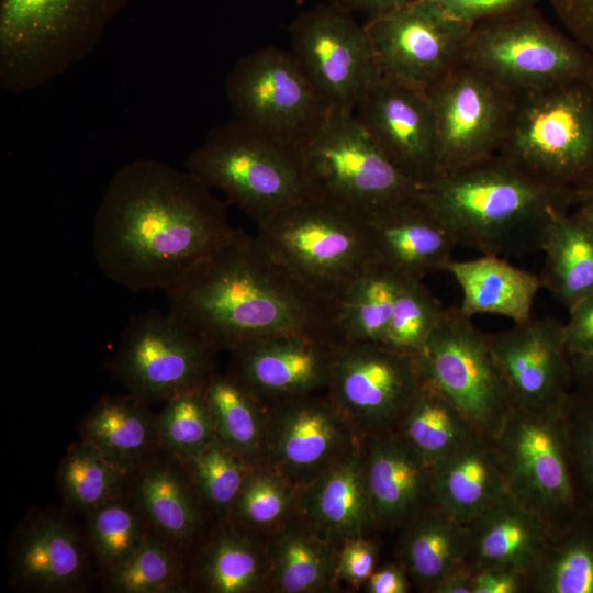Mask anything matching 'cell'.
I'll return each instance as SVG.
<instances>
[{
	"mask_svg": "<svg viewBox=\"0 0 593 593\" xmlns=\"http://www.w3.org/2000/svg\"><path fill=\"white\" fill-rule=\"evenodd\" d=\"M225 203L188 170L139 158L110 179L92 227L99 270L133 292L168 290L234 232Z\"/></svg>",
	"mask_w": 593,
	"mask_h": 593,
	"instance_id": "6da1fadb",
	"label": "cell"
},
{
	"mask_svg": "<svg viewBox=\"0 0 593 593\" xmlns=\"http://www.w3.org/2000/svg\"><path fill=\"white\" fill-rule=\"evenodd\" d=\"M165 292L167 313L216 353L283 333L343 344L336 304L300 282L257 235L240 228Z\"/></svg>",
	"mask_w": 593,
	"mask_h": 593,
	"instance_id": "7a4b0ae2",
	"label": "cell"
},
{
	"mask_svg": "<svg viewBox=\"0 0 593 593\" xmlns=\"http://www.w3.org/2000/svg\"><path fill=\"white\" fill-rule=\"evenodd\" d=\"M421 195L457 246L500 257L541 250L553 220L574 208V191L542 183L500 155L441 172Z\"/></svg>",
	"mask_w": 593,
	"mask_h": 593,
	"instance_id": "3957f363",
	"label": "cell"
},
{
	"mask_svg": "<svg viewBox=\"0 0 593 593\" xmlns=\"http://www.w3.org/2000/svg\"><path fill=\"white\" fill-rule=\"evenodd\" d=\"M132 0H0V87L24 93L86 58Z\"/></svg>",
	"mask_w": 593,
	"mask_h": 593,
	"instance_id": "277c9868",
	"label": "cell"
},
{
	"mask_svg": "<svg viewBox=\"0 0 593 593\" xmlns=\"http://www.w3.org/2000/svg\"><path fill=\"white\" fill-rule=\"evenodd\" d=\"M184 169L250 219L257 227L311 198L296 147L234 118L211 128Z\"/></svg>",
	"mask_w": 593,
	"mask_h": 593,
	"instance_id": "5b68a950",
	"label": "cell"
},
{
	"mask_svg": "<svg viewBox=\"0 0 593 593\" xmlns=\"http://www.w3.org/2000/svg\"><path fill=\"white\" fill-rule=\"evenodd\" d=\"M497 155L548 186L577 190L593 179L590 78L515 98Z\"/></svg>",
	"mask_w": 593,
	"mask_h": 593,
	"instance_id": "8992f818",
	"label": "cell"
},
{
	"mask_svg": "<svg viewBox=\"0 0 593 593\" xmlns=\"http://www.w3.org/2000/svg\"><path fill=\"white\" fill-rule=\"evenodd\" d=\"M256 235L293 277L335 304L373 259L367 219L314 197L279 212Z\"/></svg>",
	"mask_w": 593,
	"mask_h": 593,
	"instance_id": "52a82bcc",
	"label": "cell"
},
{
	"mask_svg": "<svg viewBox=\"0 0 593 593\" xmlns=\"http://www.w3.org/2000/svg\"><path fill=\"white\" fill-rule=\"evenodd\" d=\"M296 152L312 197L365 217L419 194L355 112L328 111Z\"/></svg>",
	"mask_w": 593,
	"mask_h": 593,
	"instance_id": "ba28073f",
	"label": "cell"
},
{
	"mask_svg": "<svg viewBox=\"0 0 593 593\" xmlns=\"http://www.w3.org/2000/svg\"><path fill=\"white\" fill-rule=\"evenodd\" d=\"M463 64L514 98L593 74V54L536 7L473 24Z\"/></svg>",
	"mask_w": 593,
	"mask_h": 593,
	"instance_id": "9c48e42d",
	"label": "cell"
},
{
	"mask_svg": "<svg viewBox=\"0 0 593 593\" xmlns=\"http://www.w3.org/2000/svg\"><path fill=\"white\" fill-rule=\"evenodd\" d=\"M493 444L510 495L539 516L552 537L564 529L582 504L561 411L534 412L515 406Z\"/></svg>",
	"mask_w": 593,
	"mask_h": 593,
	"instance_id": "30bf717a",
	"label": "cell"
},
{
	"mask_svg": "<svg viewBox=\"0 0 593 593\" xmlns=\"http://www.w3.org/2000/svg\"><path fill=\"white\" fill-rule=\"evenodd\" d=\"M422 380L446 396L482 437L494 440L515 407L489 334L460 307H446L417 356Z\"/></svg>",
	"mask_w": 593,
	"mask_h": 593,
	"instance_id": "8fae6325",
	"label": "cell"
},
{
	"mask_svg": "<svg viewBox=\"0 0 593 593\" xmlns=\"http://www.w3.org/2000/svg\"><path fill=\"white\" fill-rule=\"evenodd\" d=\"M217 353L170 314L133 316L110 358L113 378L146 403L204 388L216 371Z\"/></svg>",
	"mask_w": 593,
	"mask_h": 593,
	"instance_id": "7c38bea8",
	"label": "cell"
},
{
	"mask_svg": "<svg viewBox=\"0 0 593 593\" xmlns=\"http://www.w3.org/2000/svg\"><path fill=\"white\" fill-rule=\"evenodd\" d=\"M224 89L235 120L295 147L328 112L291 51L278 46L239 57Z\"/></svg>",
	"mask_w": 593,
	"mask_h": 593,
	"instance_id": "4fadbf2b",
	"label": "cell"
},
{
	"mask_svg": "<svg viewBox=\"0 0 593 593\" xmlns=\"http://www.w3.org/2000/svg\"><path fill=\"white\" fill-rule=\"evenodd\" d=\"M365 26L380 76L425 92L463 63L472 27L435 0H410Z\"/></svg>",
	"mask_w": 593,
	"mask_h": 593,
	"instance_id": "5bb4252c",
	"label": "cell"
},
{
	"mask_svg": "<svg viewBox=\"0 0 593 593\" xmlns=\"http://www.w3.org/2000/svg\"><path fill=\"white\" fill-rule=\"evenodd\" d=\"M289 35V49L327 111L354 112L380 78L365 24L333 3L301 12Z\"/></svg>",
	"mask_w": 593,
	"mask_h": 593,
	"instance_id": "9a60e30c",
	"label": "cell"
},
{
	"mask_svg": "<svg viewBox=\"0 0 593 593\" xmlns=\"http://www.w3.org/2000/svg\"><path fill=\"white\" fill-rule=\"evenodd\" d=\"M421 384L417 357L379 343H345L326 393L363 440L395 430Z\"/></svg>",
	"mask_w": 593,
	"mask_h": 593,
	"instance_id": "2e32d148",
	"label": "cell"
},
{
	"mask_svg": "<svg viewBox=\"0 0 593 593\" xmlns=\"http://www.w3.org/2000/svg\"><path fill=\"white\" fill-rule=\"evenodd\" d=\"M427 93L440 174L497 154L511 120L513 96L463 63Z\"/></svg>",
	"mask_w": 593,
	"mask_h": 593,
	"instance_id": "e0dca14e",
	"label": "cell"
},
{
	"mask_svg": "<svg viewBox=\"0 0 593 593\" xmlns=\"http://www.w3.org/2000/svg\"><path fill=\"white\" fill-rule=\"evenodd\" d=\"M266 406L269 424L262 465L299 490L362 443L326 392Z\"/></svg>",
	"mask_w": 593,
	"mask_h": 593,
	"instance_id": "ac0fdd59",
	"label": "cell"
},
{
	"mask_svg": "<svg viewBox=\"0 0 593 593\" xmlns=\"http://www.w3.org/2000/svg\"><path fill=\"white\" fill-rule=\"evenodd\" d=\"M68 510L30 511L9 542V580L32 593L85 592L98 564ZM99 570V568H98Z\"/></svg>",
	"mask_w": 593,
	"mask_h": 593,
	"instance_id": "d6986e66",
	"label": "cell"
},
{
	"mask_svg": "<svg viewBox=\"0 0 593 593\" xmlns=\"http://www.w3.org/2000/svg\"><path fill=\"white\" fill-rule=\"evenodd\" d=\"M489 339L515 406L534 412L561 411L573 389L562 323L552 317H530L489 334Z\"/></svg>",
	"mask_w": 593,
	"mask_h": 593,
	"instance_id": "ffe728a7",
	"label": "cell"
},
{
	"mask_svg": "<svg viewBox=\"0 0 593 593\" xmlns=\"http://www.w3.org/2000/svg\"><path fill=\"white\" fill-rule=\"evenodd\" d=\"M354 112L382 153L410 180L422 187L440 174L427 92L380 76Z\"/></svg>",
	"mask_w": 593,
	"mask_h": 593,
	"instance_id": "44dd1931",
	"label": "cell"
},
{
	"mask_svg": "<svg viewBox=\"0 0 593 593\" xmlns=\"http://www.w3.org/2000/svg\"><path fill=\"white\" fill-rule=\"evenodd\" d=\"M340 345L283 333L245 342L230 353L228 372L264 404L326 391Z\"/></svg>",
	"mask_w": 593,
	"mask_h": 593,
	"instance_id": "7402d4cb",
	"label": "cell"
},
{
	"mask_svg": "<svg viewBox=\"0 0 593 593\" xmlns=\"http://www.w3.org/2000/svg\"><path fill=\"white\" fill-rule=\"evenodd\" d=\"M362 454L374 528L398 532L435 504L432 465L396 430L363 439Z\"/></svg>",
	"mask_w": 593,
	"mask_h": 593,
	"instance_id": "603a6c76",
	"label": "cell"
},
{
	"mask_svg": "<svg viewBox=\"0 0 593 593\" xmlns=\"http://www.w3.org/2000/svg\"><path fill=\"white\" fill-rule=\"evenodd\" d=\"M373 258L401 275L423 279L447 271L457 246L419 194L366 217Z\"/></svg>",
	"mask_w": 593,
	"mask_h": 593,
	"instance_id": "cb8c5ba5",
	"label": "cell"
},
{
	"mask_svg": "<svg viewBox=\"0 0 593 593\" xmlns=\"http://www.w3.org/2000/svg\"><path fill=\"white\" fill-rule=\"evenodd\" d=\"M130 492L149 527L191 559L209 514L183 463L159 451L132 477Z\"/></svg>",
	"mask_w": 593,
	"mask_h": 593,
	"instance_id": "d4e9b609",
	"label": "cell"
},
{
	"mask_svg": "<svg viewBox=\"0 0 593 593\" xmlns=\"http://www.w3.org/2000/svg\"><path fill=\"white\" fill-rule=\"evenodd\" d=\"M296 516L317 536L339 546L374 528L367 492L362 443L300 490Z\"/></svg>",
	"mask_w": 593,
	"mask_h": 593,
	"instance_id": "484cf974",
	"label": "cell"
},
{
	"mask_svg": "<svg viewBox=\"0 0 593 593\" xmlns=\"http://www.w3.org/2000/svg\"><path fill=\"white\" fill-rule=\"evenodd\" d=\"M189 582L191 591L205 593L269 591L266 537L216 519L190 559Z\"/></svg>",
	"mask_w": 593,
	"mask_h": 593,
	"instance_id": "4316f807",
	"label": "cell"
},
{
	"mask_svg": "<svg viewBox=\"0 0 593 593\" xmlns=\"http://www.w3.org/2000/svg\"><path fill=\"white\" fill-rule=\"evenodd\" d=\"M467 564L473 571L506 568L527 573L552 533L545 522L511 495L467 523Z\"/></svg>",
	"mask_w": 593,
	"mask_h": 593,
	"instance_id": "83f0119b",
	"label": "cell"
},
{
	"mask_svg": "<svg viewBox=\"0 0 593 593\" xmlns=\"http://www.w3.org/2000/svg\"><path fill=\"white\" fill-rule=\"evenodd\" d=\"M432 482L435 504L463 523L510 495L496 448L481 435L433 462Z\"/></svg>",
	"mask_w": 593,
	"mask_h": 593,
	"instance_id": "f1b7e54d",
	"label": "cell"
},
{
	"mask_svg": "<svg viewBox=\"0 0 593 593\" xmlns=\"http://www.w3.org/2000/svg\"><path fill=\"white\" fill-rule=\"evenodd\" d=\"M157 417L131 393L105 395L83 417L80 440L132 478L160 451Z\"/></svg>",
	"mask_w": 593,
	"mask_h": 593,
	"instance_id": "f546056e",
	"label": "cell"
},
{
	"mask_svg": "<svg viewBox=\"0 0 593 593\" xmlns=\"http://www.w3.org/2000/svg\"><path fill=\"white\" fill-rule=\"evenodd\" d=\"M398 532L396 561L421 592L430 593L447 574L468 566L467 523L436 504L414 515Z\"/></svg>",
	"mask_w": 593,
	"mask_h": 593,
	"instance_id": "4dcf8cb0",
	"label": "cell"
},
{
	"mask_svg": "<svg viewBox=\"0 0 593 593\" xmlns=\"http://www.w3.org/2000/svg\"><path fill=\"white\" fill-rule=\"evenodd\" d=\"M449 272L460 287V310L468 316L496 314L522 323L532 317L536 295L542 288L539 275L510 264L504 257L482 255L452 260Z\"/></svg>",
	"mask_w": 593,
	"mask_h": 593,
	"instance_id": "1f68e13d",
	"label": "cell"
},
{
	"mask_svg": "<svg viewBox=\"0 0 593 593\" xmlns=\"http://www.w3.org/2000/svg\"><path fill=\"white\" fill-rule=\"evenodd\" d=\"M269 591L332 592L337 588L338 546L317 536L296 515L266 536Z\"/></svg>",
	"mask_w": 593,
	"mask_h": 593,
	"instance_id": "d6a6232c",
	"label": "cell"
},
{
	"mask_svg": "<svg viewBox=\"0 0 593 593\" xmlns=\"http://www.w3.org/2000/svg\"><path fill=\"white\" fill-rule=\"evenodd\" d=\"M215 437L251 466L264 463L268 410L228 371H215L203 388Z\"/></svg>",
	"mask_w": 593,
	"mask_h": 593,
	"instance_id": "836d02e7",
	"label": "cell"
},
{
	"mask_svg": "<svg viewBox=\"0 0 593 593\" xmlns=\"http://www.w3.org/2000/svg\"><path fill=\"white\" fill-rule=\"evenodd\" d=\"M542 288L564 307L593 293V228L578 211L557 216L542 248Z\"/></svg>",
	"mask_w": 593,
	"mask_h": 593,
	"instance_id": "e575fe53",
	"label": "cell"
},
{
	"mask_svg": "<svg viewBox=\"0 0 593 593\" xmlns=\"http://www.w3.org/2000/svg\"><path fill=\"white\" fill-rule=\"evenodd\" d=\"M406 278L373 258L336 302V327L345 343L382 344Z\"/></svg>",
	"mask_w": 593,
	"mask_h": 593,
	"instance_id": "d590c367",
	"label": "cell"
},
{
	"mask_svg": "<svg viewBox=\"0 0 593 593\" xmlns=\"http://www.w3.org/2000/svg\"><path fill=\"white\" fill-rule=\"evenodd\" d=\"M527 593H593V511L582 506L550 539L527 573Z\"/></svg>",
	"mask_w": 593,
	"mask_h": 593,
	"instance_id": "8d00e7d4",
	"label": "cell"
},
{
	"mask_svg": "<svg viewBox=\"0 0 593 593\" xmlns=\"http://www.w3.org/2000/svg\"><path fill=\"white\" fill-rule=\"evenodd\" d=\"M395 430L430 465L479 435L462 413L424 380Z\"/></svg>",
	"mask_w": 593,
	"mask_h": 593,
	"instance_id": "74e56055",
	"label": "cell"
},
{
	"mask_svg": "<svg viewBox=\"0 0 593 593\" xmlns=\"http://www.w3.org/2000/svg\"><path fill=\"white\" fill-rule=\"evenodd\" d=\"M131 480L97 448L82 440L68 448L56 471V484L65 508L82 516L128 493Z\"/></svg>",
	"mask_w": 593,
	"mask_h": 593,
	"instance_id": "f35d334b",
	"label": "cell"
},
{
	"mask_svg": "<svg viewBox=\"0 0 593 593\" xmlns=\"http://www.w3.org/2000/svg\"><path fill=\"white\" fill-rule=\"evenodd\" d=\"M189 566V558L150 528L130 559L100 577L101 588L108 593L191 592Z\"/></svg>",
	"mask_w": 593,
	"mask_h": 593,
	"instance_id": "ab89813d",
	"label": "cell"
},
{
	"mask_svg": "<svg viewBox=\"0 0 593 593\" xmlns=\"http://www.w3.org/2000/svg\"><path fill=\"white\" fill-rule=\"evenodd\" d=\"M83 517V529L100 577L130 559L150 530L131 492L104 503Z\"/></svg>",
	"mask_w": 593,
	"mask_h": 593,
	"instance_id": "60d3db41",
	"label": "cell"
},
{
	"mask_svg": "<svg viewBox=\"0 0 593 593\" xmlns=\"http://www.w3.org/2000/svg\"><path fill=\"white\" fill-rule=\"evenodd\" d=\"M299 493L272 468L254 466L226 518L266 537L296 515Z\"/></svg>",
	"mask_w": 593,
	"mask_h": 593,
	"instance_id": "b9f144b4",
	"label": "cell"
},
{
	"mask_svg": "<svg viewBox=\"0 0 593 593\" xmlns=\"http://www.w3.org/2000/svg\"><path fill=\"white\" fill-rule=\"evenodd\" d=\"M181 462L206 513L214 521L227 517L254 467L224 446L216 437L201 452Z\"/></svg>",
	"mask_w": 593,
	"mask_h": 593,
	"instance_id": "7bdbcfd3",
	"label": "cell"
},
{
	"mask_svg": "<svg viewBox=\"0 0 593 593\" xmlns=\"http://www.w3.org/2000/svg\"><path fill=\"white\" fill-rule=\"evenodd\" d=\"M157 432L159 450L181 461L206 448L215 432L203 388L166 401L158 413Z\"/></svg>",
	"mask_w": 593,
	"mask_h": 593,
	"instance_id": "ee69618b",
	"label": "cell"
},
{
	"mask_svg": "<svg viewBox=\"0 0 593 593\" xmlns=\"http://www.w3.org/2000/svg\"><path fill=\"white\" fill-rule=\"evenodd\" d=\"M445 309L422 279L406 278L396 298L382 344L417 357Z\"/></svg>",
	"mask_w": 593,
	"mask_h": 593,
	"instance_id": "f6af8a7d",
	"label": "cell"
},
{
	"mask_svg": "<svg viewBox=\"0 0 593 593\" xmlns=\"http://www.w3.org/2000/svg\"><path fill=\"white\" fill-rule=\"evenodd\" d=\"M561 413L578 494L593 511V395L573 388Z\"/></svg>",
	"mask_w": 593,
	"mask_h": 593,
	"instance_id": "bcb514c9",
	"label": "cell"
},
{
	"mask_svg": "<svg viewBox=\"0 0 593 593\" xmlns=\"http://www.w3.org/2000/svg\"><path fill=\"white\" fill-rule=\"evenodd\" d=\"M377 545L367 536L346 539L338 546L336 578L358 590L376 570Z\"/></svg>",
	"mask_w": 593,
	"mask_h": 593,
	"instance_id": "7dc6e473",
	"label": "cell"
},
{
	"mask_svg": "<svg viewBox=\"0 0 593 593\" xmlns=\"http://www.w3.org/2000/svg\"><path fill=\"white\" fill-rule=\"evenodd\" d=\"M457 19L471 25L535 8L540 0H435Z\"/></svg>",
	"mask_w": 593,
	"mask_h": 593,
	"instance_id": "c3c4849f",
	"label": "cell"
},
{
	"mask_svg": "<svg viewBox=\"0 0 593 593\" xmlns=\"http://www.w3.org/2000/svg\"><path fill=\"white\" fill-rule=\"evenodd\" d=\"M563 324V338L570 356L593 355V293L568 309Z\"/></svg>",
	"mask_w": 593,
	"mask_h": 593,
	"instance_id": "681fc988",
	"label": "cell"
},
{
	"mask_svg": "<svg viewBox=\"0 0 593 593\" xmlns=\"http://www.w3.org/2000/svg\"><path fill=\"white\" fill-rule=\"evenodd\" d=\"M572 38L593 54V0H548Z\"/></svg>",
	"mask_w": 593,
	"mask_h": 593,
	"instance_id": "f907efd6",
	"label": "cell"
},
{
	"mask_svg": "<svg viewBox=\"0 0 593 593\" xmlns=\"http://www.w3.org/2000/svg\"><path fill=\"white\" fill-rule=\"evenodd\" d=\"M473 593H527V577L513 569H481L473 573Z\"/></svg>",
	"mask_w": 593,
	"mask_h": 593,
	"instance_id": "816d5d0a",
	"label": "cell"
},
{
	"mask_svg": "<svg viewBox=\"0 0 593 593\" xmlns=\"http://www.w3.org/2000/svg\"><path fill=\"white\" fill-rule=\"evenodd\" d=\"M363 588L367 593H406L411 582L403 567L395 561L376 569Z\"/></svg>",
	"mask_w": 593,
	"mask_h": 593,
	"instance_id": "f5cc1de1",
	"label": "cell"
},
{
	"mask_svg": "<svg viewBox=\"0 0 593 593\" xmlns=\"http://www.w3.org/2000/svg\"><path fill=\"white\" fill-rule=\"evenodd\" d=\"M473 573L468 566L461 567L447 574L430 593H473Z\"/></svg>",
	"mask_w": 593,
	"mask_h": 593,
	"instance_id": "db71d44e",
	"label": "cell"
},
{
	"mask_svg": "<svg viewBox=\"0 0 593 593\" xmlns=\"http://www.w3.org/2000/svg\"><path fill=\"white\" fill-rule=\"evenodd\" d=\"M410 0H329L333 3L348 12H361L369 18L383 13L390 9L399 7Z\"/></svg>",
	"mask_w": 593,
	"mask_h": 593,
	"instance_id": "11a10c76",
	"label": "cell"
},
{
	"mask_svg": "<svg viewBox=\"0 0 593 593\" xmlns=\"http://www.w3.org/2000/svg\"><path fill=\"white\" fill-rule=\"evenodd\" d=\"M573 388L593 395V355L570 356Z\"/></svg>",
	"mask_w": 593,
	"mask_h": 593,
	"instance_id": "9f6ffc18",
	"label": "cell"
},
{
	"mask_svg": "<svg viewBox=\"0 0 593 593\" xmlns=\"http://www.w3.org/2000/svg\"><path fill=\"white\" fill-rule=\"evenodd\" d=\"M593 211V179L574 190V208Z\"/></svg>",
	"mask_w": 593,
	"mask_h": 593,
	"instance_id": "6f0895ef",
	"label": "cell"
},
{
	"mask_svg": "<svg viewBox=\"0 0 593 593\" xmlns=\"http://www.w3.org/2000/svg\"><path fill=\"white\" fill-rule=\"evenodd\" d=\"M578 211L582 217L591 225L593 228V211L591 210H581V209H574Z\"/></svg>",
	"mask_w": 593,
	"mask_h": 593,
	"instance_id": "680465c9",
	"label": "cell"
},
{
	"mask_svg": "<svg viewBox=\"0 0 593 593\" xmlns=\"http://www.w3.org/2000/svg\"><path fill=\"white\" fill-rule=\"evenodd\" d=\"M590 83H591V87H592V90H593V74L590 77Z\"/></svg>",
	"mask_w": 593,
	"mask_h": 593,
	"instance_id": "91938a15",
	"label": "cell"
}]
</instances>
